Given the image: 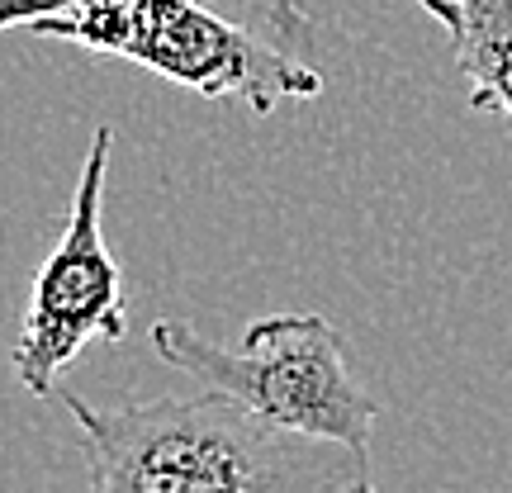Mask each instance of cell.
Here are the masks:
<instances>
[{
    "label": "cell",
    "mask_w": 512,
    "mask_h": 493,
    "mask_svg": "<svg viewBox=\"0 0 512 493\" xmlns=\"http://www.w3.org/2000/svg\"><path fill=\"white\" fill-rule=\"evenodd\" d=\"M81 0H0V29H15V24H34L43 15H57V10H72Z\"/></svg>",
    "instance_id": "8992f818"
},
{
    "label": "cell",
    "mask_w": 512,
    "mask_h": 493,
    "mask_svg": "<svg viewBox=\"0 0 512 493\" xmlns=\"http://www.w3.org/2000/svg\"><path fill=\"white\" fill-rule=\"evenodd\" d=\"M280 5H294V0H280ZM413 5H422L446 34H456V0H413Z\"/></svg>",
    "instance_id": "52a82bcc"
},
{
    "label": "cell",
    "mask_w": 512,
    "mask_h": 493,
    "mask_svg": "<svg viewBox=\"0 0 512 493\" xmlns=\"http://www.w3.org/2000/svg\"><path fill=\"white\" fill-rule=\"evenodd\" d=\"M91 493H380L370 456L256 418L219 389L95 408L62 394Z\"/></svg>",
    "instance_id": "6da1fadb"
},
{
    "label": "cell",
    "mask_w": 512,
    "mask_h": 493,
    "mask_svg": "<svg viewBox=\"0 0 512 493\" xmlns=\"http://www.w3.org/2000/svg\"><path fill=\"white\" fill-rule=\"evenodd\" d=\"M456 67L475 110L512 114V0H456Z\"/></svg>",
    "instance_id": "5b68a950"
},
{
    "label": "cell",
    "mask_w": 512,
    "mask_h": 493,
    "mask_svg": "<svg viewBox=\"0 0 512 493\" xmlns=\"http://www.w3.org/2000/svg\"><path fill=\"white\" fill-rule=\"evenodd\" d=\"M152 351L166 366L195 375L204 389H219L256 418L342 441L370 456V432L380 403L351 375L342 332L318 313H275L247 328L238 351L209 342L181 318L152 323Z\"/></svg>",
    "instance_id": "3957f363"
},
{
    "label": "cell",
    "mask_w": 512,
    "mask_h": 493,
    "mask_svg": "<svg viewBox=\"0 0 512 493\" xmlns=\"http://www.w3.org/2000/svg\"><path fill=\"white\" fill-rule=\"evenodd\" d=\"M29 29L124 57L209 100H238L252 114H271L285 100H313L323 91V76L309 62L204 10L200 0H81L72 10L34 19Z\"/></svg>",
    "instance_id": "7a4b0ae2"
},
{
    "label": "cell",
    "mask_w": 512,
    "mask_h": 493,
    "mask_svg": "<svg viewBox=\"0 0 512 493\" xmlns=\"http://www.w3.org/2000/svg\"><path fill=\"white\" fill-rule=\"evenodd\" d=\"M114 128L100 124L91 133L86 162L76 176L72 209L62 223V238L38 266L24 323H19L10 366L15 380L48 399L57 394L62 370L72 366L91 342H124L128 337V304H124V271L105 242V176H110Z\"/></svg>",
    "instance_id": "277c9868"
}]
</instances>
